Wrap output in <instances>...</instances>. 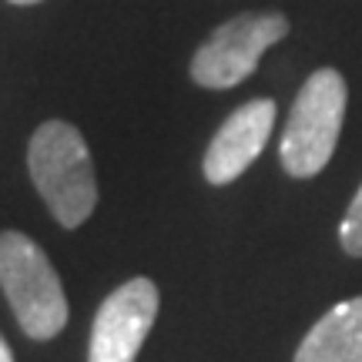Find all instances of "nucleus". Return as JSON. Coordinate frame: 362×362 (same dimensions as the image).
Segmentation results:
<instances>
[{
	"mask_svg": "<svg viewBox=\"0 0 362 362\" xmlns=\"http://www.w3.org/2000/svg\"><path fill=\"white\" fill-rule=\"evenodd\" d=\"M30 181L64 228H78L98 205V181L88 141L67 121H44L27 148Z\"/></svg>",
	"mask_w": 362,
	"mask_h": 362,
	"instance_id": "f257e3e1",
	"label": "nucleus"
},
{
	"mask_svg": "<svg viewBox=\"0 0 362 362\" xmlns=\"http://www.w3.org/2000/svg\"><path fill=\"white\" fill-rule=\"evenodd\" d=\"M0 288L30 339H54L67 325V296L44 248L21 232H0Z\"/></svg>",
	"mask_w": 362,
	"mask_h": 362,
	"instance_id": "f03ea898",
	"label": "nucleus"
},
{
	"mask_svg": "<svg viewBox=\"0 0 362 362\" xmlns=\"http://www.w3.org/2000/svg\"><path fill=\"white\" fill-rule=\"evenodd\" d=\"M346 98H349L346 81L332 67L315 71L302 84L279 144L282 168L292 178H315L329 165L346 117Z\"/></svg>",
	"mask_w": 362,
	"mask_h": 362,
	"instance_id": "7ed1b4c3",
	"label": "nucleus"
},
{
	"mask_svg": "<svg viewBox=\"0 0 362 362\" xmlns=\"http://www.w3.org/2000/svg\"><path fill=\"white\" fill-rule=\"evenodd\" d=\"M288 34L282 13H238L221 24L192 57V81L208 90H225L255 74L262 54Z\"/></svg>",
	"mask_w": 362,
	"mask_h": 362,
	"instance_id": "20e7f679",
	"label": "nucleus"
},
{
	"mask_svg": "<svg viewBox=\"0 0 362 362\" xmlns=\"http://www.w3.org/2000/svg\"><path fill=\"white\" fill-rule=\"evenodd\" d=\"M158 315V285L131 279L101 302L90 325L88 362H134Z\"/></svg>",
	"mask_w": 362,
	"mask_h": 362,
	"instance_id": "39448f33",
	"label": "nucleus"
},
{
	"mask_svg": "<svg viewBox=\"0 0 362 362\" xmlns=\"http://www.w3.org/2000/svg\"><path fill=\"white\" fill-rule=\"evenodd\" d=\"M272 124H275V101H269V98L235 107L208 144L205 178L211 185H228L238 178L269 144Z\"/></svg>",
	"mask_w": 362,
	"mask_h": 362,
	"instance_id": "423d86ee",
	"label": "nucleus"
},
{
	"mask_svg": "<svg viewBox=\"0 0 362 362\" xmlns=\"http://www.w3.org/2000/svg\"><path fill=\"white\" fill-rule=\"evenodd\" d=\"M296 362H362V296L325 312L302 339Z\"/></svg>",
	"mask_w": 362,
	"mask_h": 362,
	"instance_id": "0eeeda50",
	"label": "nucleus"
},
{
	"mask_svg": "<svg viewBox=\"0 0 362 362\" xmlns=\"http://www.w3.org/2000/svg\"><path fill=\"white\" fill-rule=\"evenodd\" d=\"M339 242H342V248H346V255H356V259H362V188L356 192L349 211H346V218H342Z\"/></svg>",
	"mask_w": 362,
	"mask_h": 362,
	"instance_id": "6e6552de",
	"label": "nucleus"
},
{
	"mask_svg": "<svg viewBox=\"0 0 362 362\" xmlns=\"http://www.w3.org/2000/svg\"><path fill=\"white\" fill-rule=\"evenodd\" d=\"M0 362H13V352H11V346L4 342V336H0Z\"/></svg>",
	"mask_w": 362,
	"mask_h": 362,
	"instance_id": "1a4fd4ad",
	"label": "nucleus"
},
{
	"mask_svg": "<svg viewBox=\"0 0 362 362\" xmlns=\"http://www.w3.org/2000/svg\"><path fill=\"white\" fill-rule=\"evenodd\" d=\"M11 4H21V7H27V4H40V0H11Z\"/></svg>",
	"mask_w": 362,
	"mask_h": 362,
	"instance_id": "9d476101",
	"label": "nucleus"
}]
</instances>
